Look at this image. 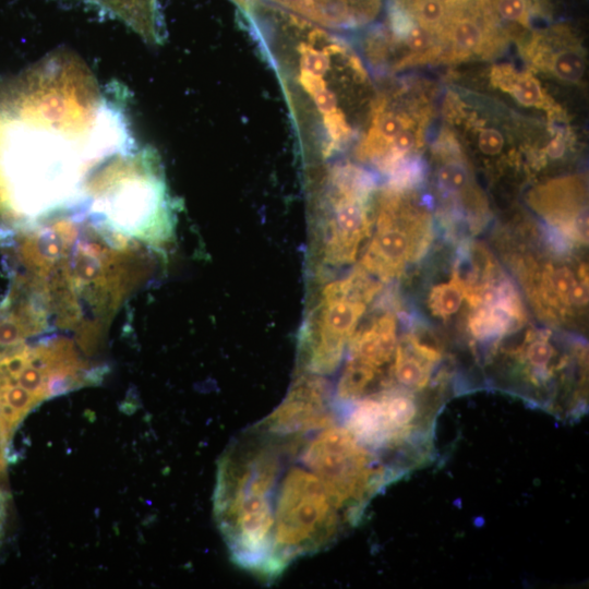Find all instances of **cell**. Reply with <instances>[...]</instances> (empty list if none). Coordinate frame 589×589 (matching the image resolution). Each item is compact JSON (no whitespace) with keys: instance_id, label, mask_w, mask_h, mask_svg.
Returning <instances> with one entry per match:
<instances>
[{"instance_id":"cell-1","label":"cell","mask_w":589,"mask_h":589,"mask_svg":"<svg viewBox=\"0 0 589 589\" xmlns=\"http://www.w3.org/2000/svg\"><path fill=\"white\" fill-rule=\"evenodd\" d=\"M286 95L303 152L321 161L352 136V107L364 83L359 61L321 25L262 0L241 8Z\"/></svg>"},{"instance_id":"cell-2","label":"cell","mask_w":589,"mask_h":589,"mask_svg":"<svg viewBox=\"0 0 589 589\" xmlns=\"http://www.w3.org/2000/svg\"><path fill=\"white\" fill-rule=\"evenodd\" d=\"M280 450L277 435L252 428L221 456L214 494L215 518L231 557L268 579Z\"/></svg>"},{"instance_id":"cell-3","label":"cell","mask_w":589,"mask_h":589,"mask_svg":"<svg viewBox=\"0 0 589 589\" xmlns=\"http://www.w3.org/2000/svg\"><path fill=\"white\" fill-rule=\"evenodd\" d=\"M75 212L113 236L152 244L172 231V203L152 148L107 158L85 180Z\"/></svg>"},{"instance_id":"cell-4","label":"cell","mask_w":589,"mask_h":589,"mask_svg":"<svg viewBox=\"0 0 589 589\" xmlns=\"http://www.w3.org/2000/svg\"><path fill=\"white\" fill-rule=\"evenodd\" d=\"M99 376V368L93 369L62 337L9 350L0 357V430L13 435L39 404Z\"/></svg>"},{"instance_id":"cell-5","label":"cell","mask_w":589,"mask_h":589,"mask_svg":"<svg viewBox=\"0 0 589 589\" xmlns=\"http://www.w3.org/2000/svg\"><path fill=\"white\" fill-rule=\"evenodd\" d=\"M346 524L316 474L301 464L281 471L274 500L271 578L327 546Z\"/></svg>"},{"instance_id":"cell-6","label":"cell","mask_w":589,"mask_h":589,"mask_svg":"<svg viewBox=\"0 0 589 589\" xmlns=\"http://www.w3.org/2000/svg\"><path fill=\"white\" fill-rule=\"evenodd\" d=\"M313 432L304 440L288 436L298 462L317 476L346 521L354 524L369 500L392 480V471L344 425L335 422Z\"/></svg>"},{"instance_id":"cell-7","label":"cell","mask_w":589,"mask_h":589,"mask_svg":"<svg viewBox=\"0 0 589 589\" xmlns=\"http://www.w3.org/2000/svg\"><path fill=\"white\" fill-rule=\"evenodd\" d=\"M373 180L350 165H335L322 177L316 213L322 231V254L329 265L356 259L371 227L369 201Z\"/></svg>"},{"instance_id":"cell-8","label":"cell","mask_w":589,"mask_h":589,"mask_svg":"<svg viewBox=\"0 0 589 589\" xmlns=\"http://www.w3.org/2000/svg\"><path fill=\"white\" fill-rule=\"evenodd\" d=\"M376 288L362 269L324 288L314 323L303 340V366L309 374L326 375L338 368Z\"/></svg>"},{"instance_id":"cell-9","label":"cell","mask_w":589,"mask_h":589,"mask_svg":"<svg viewBox=\"0 0 589 589\" xmlns=\"http://www.w3.org/2000/svg\"><path fill=\"white\" fill-rule=\"evenodd\" d=\"M420 422L419 405L405 389H386L351 404L344 426L374 454L393 450L408 441Z\"/></svg>"},{"instance_id":"cell-10","label":"cell","mask_w":589,"mask_h":589,"mask_svg":"<svg viewBox=\"0 0 589 589\" xmlns=\"http://www.w3.org/2000/svg\"><path fill=\"white\" fill-rule=\"evenodd\" d=\"M419 225L400 206L396 191L390 188L383 200L361 269L384 280L398 276L428 245L430 232Z\"/></svg>"},{"instance_id":"cell-11","label":"cell","mask_w":589,"mask_h":589,"mask_svg":"<svg viewBox=\"0 0 589 589\" xmlns=\"http://www.w3.org/2000/svg\"><path fill=\"white\" fill-rule=\"evenodd\" d=\"M396 345V321L392 314L381 316L359 332L349 344L337 384V400L349 405L366 396L382 369L393 359Z\"/></svg>"},{"instance_id":"cell-12","label":"cell","mask_w":589,"mask_h":589,"mask_svg":"<svg viewBox=\"0 0 589 589\" xmlns=\"http://www.w3.org/2000/svg\"><path fill=\"white\" fill-rule=\"evenodd\" d=\"M323 381L306 374L296 382L279 406L257 426L278 436L306 434L335 423Z\"/></svg>"},{"instance_id":"cell-13","label":"cell","mask_w":589,"mask_h":589,"mask_svg":"<svg viewBox=\"0 0 589 589\" xmlns=\"http://www.w3.org/2000/svg\"><path fill=\"white\" fill-rule=\"evenodd\" d=\"M440 358L435 348L420 342L414 336L405 337L396 345L393 375L407 389L424 388Z\"/></svg>"},{"instance_id":"cell-14","label":"cell","mask_w":589,"mask_h":589,"mask_svg":"<svg viewBox=\"0 0 589 589\" xmlns=\"http://www.w3.org/2000/svg\"><path fill=\"white\" fill-rule=\"evenodd\" d=\"M123 21L148 44H159L160 20L156 0H84Z\"/></svg>"},{"instance_id":"cell-15","label":"cell","mask_w":589,"mask_h":589,"mask_svg":"<svg viewBox=\"0 0 589 589\" xmlns=\"http://www.w3.org/2000/svg\"><path fill=\"white\" fill-rule=\"evenodd\" d=\"M317 25L325 28L350 27L374 16L380 0H313Z\"/></svg>"},{"instance_id":"cell-16","label":"cell","mask_w":589,"mask_h":589,"mask_svg":"<svg viewBox=\"0 0 589 589\" xmlns=\"http://www.w3.org/2000/svg\"><path fill=\"white\" fill-rule=\"evenodd\" d=\"M579 280L576 273L568 266L548 267L543 272L539 288L542 303L562 312L572 310L570 293Z\"/></svg>"},{"instance_id":"cell-17","label":"cell","mask_w":589,"mask_h":589,"mask_svg":"<svg viewBox=\"0 0 589 589\" xmlns=\"http://www.w3.org/2000/svg\"><path fill=\"white\" fill-rule=\"evenodd\" d=\"M524 362L529 368L531 381L543 382L550 376V364L556 354L554 346L545 336H534L524 347Z\"/></svg>"},{"instance_id":"cell-18","label":"cell","mask_w":589,"mask_h":589,"mask_svg":"<svg viewBox=\"0 0 589 589\" xmlns=\"http://www.w3.org/2000/svg\"><path fill=\"white\" fill-rule=\"evenodd\" d=\"M464 297V286L454 275V278L449 281L432 289L429 297V306L436 316L446 318L459 310Z\"/></svg>"},{"instance_id":"cell-19","label":"cell","mask_w":589,"mask_h":589,"mask_svg":"<svg viewBox=\"0 0 589 589\" xmlns=\"http://www.w3.org/2000/svg\"><path fill=\"white\" fill-rule=\"evenodd\" d=\"M452 37L458 48L472 50L481 44L483 31L476 19L464 14L454 20Z\"/></svg>"},{"instance_id":"cell-20","label":"cell","mask_w":589,"mask_h":589,"mask_svg":"<svg viewBox=\"0 0 589 589\" xmlns=\"http://www.w3.org/2000/svg\"><path fill=\"white\" fill-rule=\"evenodd\" d=\"M552 69L560 79L568 82H577L585 72V60L576 51H562L555 56Z\"/></svg>"},{"instance_id":"cell-21","label":"cell","mask_w":589,"mask_h":589,"mask_svg":"<svg viewBox=\"0 0 589 589\" xmlns=\"http://www.w3.org/2000/svg\"><path fill=\"white\" fill-rule=\"evenodd\" d=\"M437 180L444 191L454 193L461 191L466 187L468 175L461 164L448 163L440 168Z\"/></svg>"},{"instance_id":"cell-22","label":"cell","mask_w":589,"mask_h":589,"mask_svg":"<svg viewBox=\"0 0 589 589\" xmlns=\"http://www.w3.org/2000/svg\"><path fill=\"white\" fill-rule=\"evenodd\" d=\"M513 94L520 104L526 106L538 105L542 98L540 85L532 77L519 79L513 87Z\"/></svg>"},{"instance_id":"cell-23","label":"cell","mask_w":589,"mask_h":589,"mask_svg":"<svg viewBox=\"0 0 589 589\" xmlns=\"http://www.w3.org/2000/svg\"><path fill=\"white\" fill-rule=\"evenodd\" d=\"M498 15L508 22H522L528 12L527 0H495Z\"/></svg>"},{"instance_id":"cell-24","label":"cell","mask_w":589,"mask_h":589,"mask_svg":"<svg viewBox=\"0 0 589 589\" xmlns=\"http://www.w3.org/2000/svg\"><path fill=\"white\" fill-rule=\"evenodd\" d=\"M478 144L484 155L494 156L501 153L504 146V137L495 129H484L479 134Z\"/></svg>"},{"instance_id":"cell-25","label":"cell","mask_w":589,"mask_h":589,"mask_svg":"<svg viewBox=\"0 0 589 589\" xmlns=\"http://www.w3.org/2000/svg\"><path fill=\"white\" fill-rule=\"evenodd\" d=\"M402 39L411 50L420 51L428 47V31L419 25L413 24Z\"/></svg>"},{"instance_id":"cell-26","label":"cell","mask_w":589,"mask_h":589,"mask_svg":"<svg viewBox=\"0 0 589 589\" xmlns=\"http://www.w3.org/2000/svg\"><path fill=\"white\" fill-rule=\"evenodd\" d=\"M3 473H4V470L0 469V548L2 544L3 536H4V526H5L7 508H8V501H9L8 492L3 486V481H2Z\"/></svg>"},{"instance_id":"cell-27","label":"cell","mask_w":589,"mask_h":589,"mask_svg":"<svg viewBox=\"0 0 589 589\" xmlns=\"http://www.w3.org/2000/svg\"><path fill=\"white\" fill-rule=\"evenodd\" d=\"M546 153L552 158L562 157L565 153V143L558 137L553 139L546 146Z\"/></svg>"}]
</instances>
